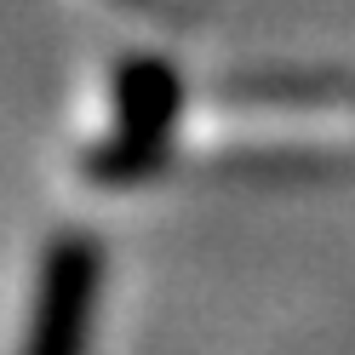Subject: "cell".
I'll use <instances>...</instances> for the list:
<instances>
[{
    "mask_svg": "<svg viewBox=\"0 0 355 355\" xmlns=\"http://www.w3.org/2000/svg\"><path fill=\"white\" fill-rule=\"evenodd\" d=\"M92 270L80 263H52L46 275V293L35 304V321H29V338L24 355H80L86 344V281Z\"/></svg>",
    "mask_w": 355,
    "mask_h": 355,
    "instance_id": "obj_1",
    "label": "cell"
}]
</instances>
